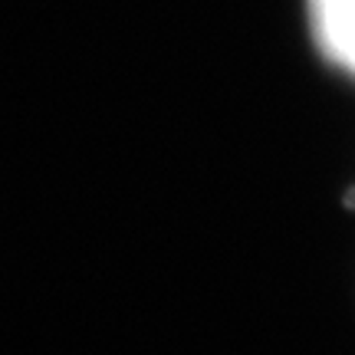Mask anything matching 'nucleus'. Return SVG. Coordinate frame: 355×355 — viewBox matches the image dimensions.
Wrapping results in <instances>:
<instances>
[{
	"label": "nucleus",
	"mask_w": 355,
	"mask_h": 355,
	"mask_svg": "<svg viewBox=\"0 0 355 355\" xmlns=\"http://www.w3.org/2000/svg\"><path fill=\"white\" fill-rule=\"evenodd\" d=\"M309 24L326 60L355 76V0H309Z\"/></svg>",
	"instance_id": "nucleus-1"
}]
</instances>
